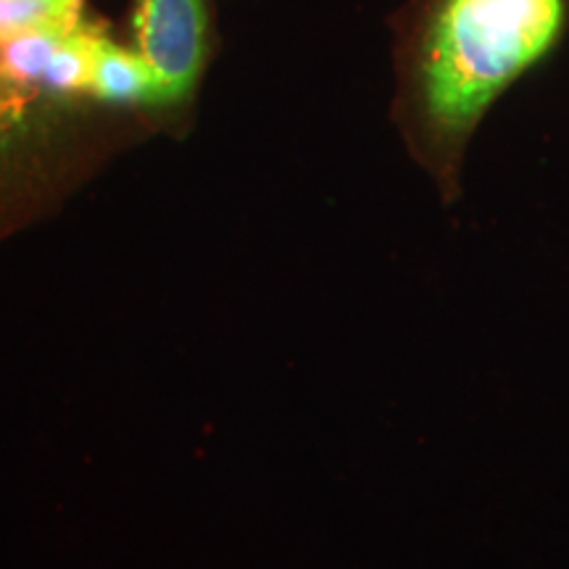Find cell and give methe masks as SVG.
<instances>
[{
	"mask_svg": "<svg viewBox=\"0 0 569 569\" xmlns=\"http://www.w3.org/2000/svg\"><path fill=\"white\" fill-rule=\"evenodd\" d=\"M46 96L0 74V156L9 153L32 127L34 111Z\"/></svg>",
	"mask_w": 569,
	"mask_h": 569,
	"instance_id": "5b68a950",
	"label": "cell"
},
{
	"mask_svg": "<svg viewBox=\"0 0 569 569\" xmlns=\"http://www.w3.org/2000/svg\"><path fill=\"white\" fill-rule=\"evenodd\" d=\"M90 96L117 106H161L153 71L138 51L113 46L106 38L98 48L90 74Z\"/></svg>",
	"mask_w": 569,
	"mask_h": 569,
	"instance_id": "3957f363",
	"label": "cell"
},
{
	"mask_svg": "<svg viewBox=\"0 0 569 569\" xmlns=\"http://www.w3.org/2000/svg\"><path fill=\"white\" fill-rule=\"evenodd\" d=\"M567 40L569 0H427L407 42V109L448 193L488 111Z\"/></svg>",
	"mask_w": 569,
	"mask_h": 569,
	"instance_id": "6da1fadb",
	"label": "cell"
},
{
	"mask_svg": "<svg viewBox=\"0 0 569 569\" xmlns=\"http://www.w3.org/2000/svg\"><path fill=\"white\" fill-rule=\"evenodd\" d=\"M82 21V0H0V40L27 32L74 30Z\"/></svg>",
	"mask_w": 569,
	"mask_h": 569,
	"instance_id": "277c9868",
	"label": "cell"
},
{
	"mask_svg": "<svg viewBox=\"0 0 569 569\" xmlns=\"http://www.w3.org/2000/svg\"><path fill=\"white\" fill-rule=\"evenodd\" d=\"M134 51L153 71L161 106L188 98L206 56L203 0H138Z\"/></svg>",
	"mask_w": 569,
	"mask_h": 569,
	"instance_id": "7a4b0ae2",
	"label": "cell"
}]
</instances>
